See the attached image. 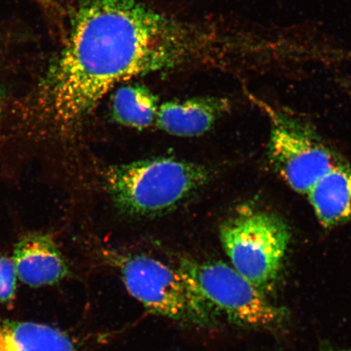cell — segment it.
Wrapping results in <instances>:
<instances>
[{
    "label": "cell",
    "instance_id": "11",
    "mask_svg": "<svg viewBox=\"0 0 351 351\" xmlns=\"http://www.w3.org/2000/svg\"><path fill=\"white\" fill-rule=\"evenodd\" d=\"M159 99L147 86H122L112 96V114L118 124L143 130L156 124Z\"/></svg>",
    "mask_w": 351,
    "mask_h": 351
},
{
    "label": "cell",
    "instance_id": "14",
    "mask_svg": "<svg viewBox=\"0 0 351 351\" xmlns=\"http://www.w3.org/2000/svg\"><path fill=\"white\" fill-rule=\"evenodd\" d=\"M44 1H46V0H44Z\"/></svg>",
    "mask_w": 351,
    "mask_h": 351
},
{
    "label": "cell",
    "instance_id": "9",
    "mask_svg": "<svg viewBox=\"0 0 351 351\" xmlns=\"http://www.w3.org/2000/svg\"><path fill=\"white\" fill-rule=\"evenodd\" d=\"M315 216L324 227L351 222V169L341 161L306 193Z\"/></svg>",
    "mask_w": 351,
    "mask_h": 351
},
{
    "label": "cell",
    "instance_id": "3",
    "mask_svg": "<svg viewBox=\"0 0 351 351\" xmlns=\"http://www.w3.org/2000/svg\"><path fill=\"white\" fill-rule=\"evenodd\" d=\"M117 266L127 291L151 313L190 328H210L219 324L204 298L178 269L143 254L121 256Z\"/></svg>",
    "mask_w": 351,
    "mask_h": 351
},
{
    "label": "cell",
    "instance_id": "8",
    "mask_svg": "<svg viewBox=\"0 0 351 351\" xmlns=\"http://www.w3.org/2000/svg\"><path fill=\"white\" fill-rule=\"evenodd\" d=\"M230 108V100L221 97L169 101L160 105L156 124L170 135L197 137L212 129Z\"/></svg>",
    "mask_w": 351,
    "mask_h": 351
},
{
    "label": "cell",
    "instance_id": "2",
    "mask_svg": "<svg viewBox=\"0 0 351 351\" xmlns=\"http://www.w3.org/2000/svg\"><path fill=\"white\" fill-rule=\"evenodd\" d=\"M205 166L175 158L159 157L112 166L105 185L121 213L152 217L178 208L210 179Z\"/></svg>",
    "mask_w": 351,
    "mask_h": 351
},
{
    "label": "cell",
    "instance_id": "12",
    "mask_svg": "<svg viewBox=\"0 0 351 351\" xmlns=\"http://www.w3.org/2000/svg\"><path fill=\"white\" fill-rule=\"evenodd\" d=\"M16 278L12 258L0 254V302H8L14 298Z\"/></svg>",
    "mask_w": 351,
    "mask_h": 351
},
{
    "label": "cell",
    "instance_id": "13",
    "mask_svg": "<svg viewBox=\"0 0 351 351\" xmlns=\"http://www.w3.org/2000/svg\"><path fill=\"white\" fill-rule=\"evenodd\" d=\"M341 351H351V349L344 350H341Z\"/></svg>",
    "mask_w": 351,
    "mask_h": 351
},
{
    "label": "cell",
    "instance_id": "5",
    "mask_svg": "<svg viewBox=\"0 0 351 351\" xmlns=\"http://www.w3.org/2000/svg\"><path fill=\"white\" fill-rule=\"evenodd\" d=\"M178 269L204 298L219 324L267 328L285 318L282 308L225 263L182 258Z\"/></svg>",
    "mask_w": 351,
    "mask_h": 351
},
{
    "label": "cell",
    "instance_id": "10",
    "mask_svg": "<svg viewBox=\"0 0 351 351\" xmlns=\"http://www.w3.org/2000/svg\"><path fill=\"white\" fill-rule=\"evenodd\" d=\"M0 351H77L68 335L46 324L0 319Z\"/></svg>",
    "mask_w": 351,
    "mask_h": 351
},
{
    "label": "cell",
    "instance_id": "4",
    "mask_svg": "<svg viewBox=\"0 0 351 351\" xmlns=\"http://www.w3.org/2000/svg\"><path fill=\"white\" fill-rule=\"evenodd\" d=\"M219 239L232 267L263 292L282 269L291 231L278 215L244 208L222 223Z\"/></svg>",
    "mask_w": 351,
    "mask_h": 351
},
{
    "label": "cell",
    "instance_id": "1",
    "mask_svg": "<svg viewBox=\"0 0 351 351\" xmlns=\"http://www.w3.org/2000/svg\"><path fill=\"white\" fill-rule=\"evenodd\" d=\"M202 48L195 29L139 0H80L39 103L55 124L72 127L119 83L191 63Z\"/></svg>",
    "mask_w": 351,
    "mask_h": 351
},
{
    "label": "cell",
    "instance_id": "7",
    "mask_svg": "<svg viewBox=\"0 0 351 351\" xmlns=\"http://www.w3.org/2000/svg\"><path fill=\"white\" fill-rule=\"evenodd\" d=\"M12 260L17 278L32 287L58 283L69 274L67 262L54 239L41 232L21 238Z\"/></svg>",
    "mask_w": 351,
    "mask_h": 351
},
{
    "label": "cell",
    "instance_id": "6",
    "mask_svg": "<svg viewBox=\"0 0 351 351\" xmlns=\"http://www.w3.org/2000/svg\"><path fill=\"white\" fill-rule=\"evenodd\" d=\"M270 121L267 157L293 191L306 195L333 167L343 161L306 121L250 96Z\"/></svg>",
    "mask_w": 351,
    "mask_h": 351
}]
</instances>
